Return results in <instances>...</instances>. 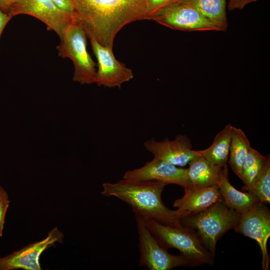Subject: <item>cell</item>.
Listing matches in <instances>:
<instances>
[{
    "mask_svg": "<svg viewBox=\"0 0 270 270\" xmlns=\"http://www.w3.org/2000/svg\"><path fill=\"white\" fill-rule=\"evenodd\" d=\"M74 18L88 38L112 48L118 32L126 24L146 20L145 0H71Z\"/></svg>",
    "mask_w": 270,
    "mask_h": 270,
    "instance_id": "1",
    "label": "cell"
},
{
    "mask_svg": "<svg viewBox=\"0 0 270 270\" xmlns=\"http://www.w3.org/2000/svg\"><path fill=\"white\" fill-rule=\"evenodd\" d=\"M166 184L156 182H134L122 179L115 183L104 182L102 195L114 196L128 204L135 214L162 224L176 226L181 218L178 210L167 208L162 199Z\"/></svg>",
    "mask_w": 270,
    "mask_h": 270,
    "instance_id": "2",
    "label": "cell"
},
{
    "mask_svg": "<svg viewBox=\"0 0 270 270\" xmlns=\"http://www.w3.org/2000/svg\"><path fill=\"white\" fill-rule=\"evenodd\" d=\"M240 216L222 200L204 210L180 218V221L197 234L205 248L214 256L218 240L236 227Z\"/></svg>",
    "mask_w": 270,
    "mask_h": 270,
    "instance_id": "3",
    "label": "cell"
},
{
    "mask_svg": "<svg viewBox=\"0 0 270 270\" xmlns=\"http://www.w3.org/2000/svg\"><path fill=\"white\" fill-rule=\"evenodd\" d=\"M144 220L146 227L158 243L166 249L178 250L190 266L214 264V256L205 248L192 230L181 223L170 226L152 219L144 218Z\"/></svg>",
    "mask_w": 270,
    "mask_h": 270,
    "instance_id": "4",
    "label": "cell"
},
{
    "mask_svg": "<svg viewBox=\"0 0 270 270\" xmlns=\"http://www.w3.org/2000/svg\"><path fill=\"white\" fill-rule=\"evenodd\" d=\"M86 36L82 26L74 18L64 28L56 47L60 56L68 58L73 63V80L82 84L94 83L96 72V64L87 50Z\"/></svg>",
    "mask_w": 270,
    "mask_h": 270,
    "instance_id": "5",
    "label": "cell"
},
{
    "mask_svg": "<svg viewBox=\"0 0 270 270\" xmlns=\"http://www.w3.org/2000/svg\"><path fill=\"white\" fill-rule=\"evenodd\" d=\"M140 253L139 264L150 270H170L179 266H190L181 255L170 254L162 247L146 226L144 218L136 214Z\"/></svg>",
    "mask_w": 270,
    "mask_h": 270,
    "instance_id": "6",
    "label": "cell"
},
{
    "mask_svg": "<svg viewBox=\"0 0 270 270\" xmlns=\"http://www.w3.org/2000/svg\"><path fill=\"white\" fill-rule=\"evenodd\" d=\"M151 20L175 30L221 31L218 27L195 9L179 2L167 6Z\"/></svg>",
    "mask_w": 270,
    "mask_h": 270,
    "instance_id": "7",
    "label": "cell"
},
{
    "mask_svg": "<svg viewBox=\"0 0 270 270\" xmlns=\"http://www.w3.org/2000/svg\"><path fill=\"white\" fill-rule=\"evenodd\" d=\"M234 230L256 241L262 254V269L268 270L270 256L267 242L270 237V212L266 205L258 202L242 214L239 223Z\"/></svg>",
    "mask_w": 270,
    "mask_h": 270,
    "instance_id": "8",
    "label": "cell"
},
{
    "mask_svg": "<svg viewBox=\"0 0 270 270\" xmlns=\"http://www.w3.org/2000/svg\"><path fill=\"white\" fill-rule=\"evenodd\" d=\"M8 14L12 18L20 14L32 16L44 22L60 38L66 26L74 19L52 0H17Z\"/></svg>",
    "mask_w": 270,
    "mask_h": 270,
    "instance_id": "9",
    "label": "cell"
},
{
    "mask_svg": "<svg viewBox=\"0 0 270 270\" xmlns=\"http://www.w3.org/2000/svg\"><path fill=\"white\" fill-rule=\"evenodd\" d=\"M64 237L57 227L52 228L44 239L0 257V270H41L40 258L42 254L56 242H61Z\"/></svg>",
    "mask_w": 270,
    "mask_h": 270,
    "instance_id": "10",
    "label": "cell"
},
{
    "mask_svg": "<svg viewBox=\"0 0 270 270\" xmlns=\"http://www.w3.org/2000/svg\"><path fill=\"white\" fill-rule=\"evenodd\" d=\"M90 41L98 60L94 83L110 88H120L122 84L133 78L132 70L116 58L112 48L103 46L93 39Z\"/></svg>",
    "mask_w": 270,
    "mask_h": 270,
    "instance_id": "11",
    "label": "cell"
},
{
    "mask_svg": "<svg viewBox=\"0 0 270 270\" xmlns=\"http://www.w3.org/2000/svg\"><path fill=\"white\" fill-rule=\"evenodd\" d=\"M122 179L134 182H160L166 185L176 184L184 188L191 185L188 178L187 168L154 158L140 168L126 172Z\"/></svg>",
    "mask_w": 270,
    "mask_h": 270,
    "instance_id": "12",
    "label": "cell"
},
{
    "mask_svg": "<svg viewBox=\"0 0 270 270\" xmlns=\"http://www.w3.org/2000/svg\"><path fill=\"white\" fill-rule=\"evenodd\" d=\"M147 151L154 158L178 166H184L198 156L193 150L191 140L184 134H177L172 140L168 138L157 141L151 138L144 144Z\"/></svg>",
    "mask_w": 270,
    "mask_h": 270,
    "instance_id": "13",
    "label": "cell"
},
{
    "mask_svg": "<svg viewBox=\"0 0 270 270\" xmlns=\"http://www.w3.org/2000/svg\"><path fill=\"white\" fill-rule=\"evenodd\" d=\"M184 189L182 196L176 199L173 204L181 218L204 210L222 200L217 184L205 188L191 184Z\"/></svg>",
    "mask_w": 270,
    "mask_h": 270,
    "instance_id": "14",
    "label": "cell"
},
{
    "mask_svg": "<svg viewBox=\"0 0 270 270\" xmlns=\"http://www.w3.org/2000/svg\"><path fill=\"white\" fill-rule=\"evenodd\" d=\"M228 172L226 164L222 167L216 184L224 202L242 215L260 201L250 192H242L236 190L230 182Z\"/></svg>",
    "mask_w": 270,
    "mask_h": 270,
    "instance_id": "15",
    "label": "cell"
},
{
    "mask_svg": "<svg viewBox=\"0 0 270 270\" xmlns=\"http://www.w3.org/2000/svg\"><path fill=\"white\" fill-rule=\"evenodd\" d=\"M233 126L228 124L215 136L212 144L203 150H196L198 156L211 164L223 167L228 162Z\"/></svg>",
    "mask_w": 270,
    "mask_h": 270,
    "instance_id": "16",
    "label": "cell"
},
{
    "mask_svg": "<svg viewBox=\"0 0 270 270\" xmlns=\"http://www.w3.org/2000/svg\"><path fill=\"white\" fill-rule=\"evenodd\" d=\"M188 164L187 174L192 185L205 188L217 184L222 167L213 166L198 155Z\"/></svg>",
    "mask_w": 270,
    "mask_h": 270,
    "instance_id": "17",
    "label": "cell"
},
{
    "mask_svg": "<svg viewBox=\"0 0 270 270\" xmlns=\"http://www.w3.org/2000/svg\"><path fill=\"white\" fill-rule=\"evenodd\" d=\"M176 2L195 9L218 27L221 31L226 30L228 24L226 0H178Z\"/></svg>",
    "mask_w": 270,
    "mask_h": 270,
    "instance_id": "18",
    "label": "cell"
},
{
    "mask_svg": "<svg viewBox=\"0 0 270 270\" xmlns=\"http://www.w3.org/2000/svg\"><path fill=\"white\" fill-rule=\"evenodd\" d=\"M252 147L244 132L233 126L228 162L234 172L240 178L244 161Z\"/></svg>",
    "mask_w": 270,
    "mask_h": 270,
    "instance_id": "19",
    "label": "cell"
},
{
    "mask_svg": "<svg viewBox=\"0 0 270 270\" xmlns=\"http://www.w3.org/2000/svg\"><path fill=\"white\" fill-rule=\"evenodd\" d=\"M267 158L268 156H264L258 150L251 148L242 168L240 179L244 183L242 190L251 185L261 173Z\"/></svg>",
    "mask_w": 270,
    "mask_h": 270,
    "instance_id": "20",
    "label": "cell"
},
{
    "mask_svg": "<svg viewBox=\"0 0 270 270\" xmlns=\"http://www.w3.org/2000/svg\"><path fill=\"white\" fill-rule=\"evenodd\" d=\"M243 191H248L255 195L263 204H270V158L268 155L266 164L260 175Z\"/></svg>",
    "mask_w": 270,
    "mask_h": 270,
    "instance_id": "21",
    "label": "cell"
},
{
    "mask_svg": "<svg viewBox=\"0 0 270 270\" xmlns=\"http://www.w3.org/2000/svg\"><path fill=\"white\" fill-rule=\"evenodd\" d=\"M178 0H145L146 20L151 18L162 10Z\"/></svg>",
    "mask_w": 270,
    "mask_h": 270,
    "instance_id": "22",
    "label": "cell"
},
{
    "mask_svg": "<svg viewBox=\"0 0 270 270\" xmlns=\"http://www.w3.org/2000/svg\"><path fill=\"white\" fill-rule=\"evenodd\" d=\"M258 0H228V8L230 10L236 9L242 10L244 7L250 4L256 2Z\"/></svg>",
    "mask_w": 270,
    "mask_h": 270,
    "instance_id": "23",
    "label": "cell"
},
{
    "mask_svg": "<svg viewBox=\"0 0 270 270\" xmlns=\"http://www.w3.org/2000/svg\"><path fill=\"white\" fill-rule=\"evenodd\" d=\"M10 203V200H0V234L2 236L6 215L9 207Z\"/></svg>",
    "mask_w": 270,
    "mask_h": 270,
    "instance_id": "24",
    "label": "cell"
},
{
    "mask_svg": "<svg viewBox=\"0 0 270 270\" xmlns=\"http://www.w3.org/2000/svg\"><path fill=\"white\" fill-rule=\"evenodd\" d=\"M62 10L74 17V10L71 0H52Z\"/></svg>",
    "mask_w": 270,
    "mask_h": 270,
    "instance_id": "25",
    "label": "cell"
},
{
    "mask_svg": "<svg viewBox=\"0 0 270 270\" xmlns=\"http://www.w3.org/2000/svg\"><path fill=\"white\" fill-rule=\"evenodd\" d=\"M12 18V17L8 14H6L0 8V38L4 28Z\"/></svg>",
    "mask_w": 270,
    "mask_h": 270,
    "instance_id": "26",
    "label": "cell"
},
{
    "mask_svg": "<svg viewBox=\"0 0 270 270\" xmlns=\"http://www.w3.org/2000/svg\"><path fill=\"white\" fill-rule=\"evenodd\" d=\"M17 0H0V8L6 14H8L12 6Z\"/></svg>",
    "mask_w": 270,
    "mask_h": 270,
    "instance_id": "27",
    "label": "cell"
},
{
    "mask_svg": "<svg viewBox=\"0 0 270 270\" xmlns=\"http://www.w3.org/2000/svg\"><path fill=\"white\" fill-rule=\"evenodd\" d=\"M0 200L8 201L10 200L8 194L4 188L0 186Z\"/></svg>",
    "mask_w": 270,
    "mask_h": 270,
    "instance_id": "28",
    "label": "cell"
},
{
    "mask_svg": "<svg viewBox=\"0 0 270 270\" xmlns=\"http://www.w3.org/2000/svg\"><path fill=\"white\" fill-rule=\"evenodd\" d=\"M1 236H2L1 234H0V237H1Z\"/></svg>",
    "mask_w": 270,
    "mask_h": 270,
    "instance_id": "29",
    "label": "cell"
},
{
    "mask_svg": "<svg viewBox=\"0 0 270 270\" xmlns=\"http://www.w3.org/2000/svg\"><path fill=\"white\" fill-rule=\"evenodd\" d=\"M178 0L177 1H178ZM177 1H176V2H177Z\"/></svg>",
    "mask_w": 270,
    "mask_h": 270,
    "instance_id": "30",
    "label": "cell"
}]
</instances>
